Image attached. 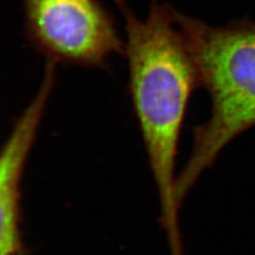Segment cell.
I'll use <instances>...</instances> for the list:
<instances>
[{"label": "cell", "mask_w": 255, "mask_h": 255, "mask_svg": "<svg viewBox=\"0 0 255 255\" xmlns=\"http://www.w3.org/2000/svg\"></svg>", "instance_id": "obj_5"}, {"label": "cell", "mask_w": 255, "mask_h": 255, "mask_svg": "<svg viewBox=\"0 0 255 255\" xmlns=\"http://www.w3.org/2000/svg\"><path fill=\"white\" fill-rule=\"evenodd\" d=\"M174 14L199 86L208 92L212 103L208 120L194 128L191 154L177 176L175 197L180 207L220 151L255 125V23L238 21L215 27L176 9Z\"/></svg>", "instance_id": "obj_2"}, {"label": "cell", "mask_w": 255, "mask_h": 255, "mask_svg": "<svg viewBox=\"0 0 255 255\" xmlns=\"http://www.w3.org/2000/svg\"><path fill=\"white\" fill-rule=\"evenodd\" d=\"M124 19L128 92L161 205L171 255H182L175 197L179 139L192 93L195 64L174 9L151 0L145 19L117 0Z\"/></svg>", "instance_id": "obj_1"}, {"label": "cell", "mask_w": 255, "mask_h": 255, "mask_svg": "<svg viewBox=\"0 0 255 255\" xmlns=\"http://www.w3.org/2000/svg\"><path fill=\"white\" fill-rule=\"evenodd\" d=\"M27 39L56 64L105 68L125 42L98 0H23Z\"/></svg>", "instance_id": "obj_3"}, {"label": "cell", "mask_w": 255, "mask_h": 255, "mask_svg": "<svg viewBox=\"0 0 255 255\" xmlns=\"http://www.w3.org/2000/svg\"><path fill=\"white\" fill-rule=\"evenodd\" d=\"M58 64L46 61L36 95L18 116L0 156V255H18L21 186L27 159L56 82Z\"/></svg>", "instance_id": "obj_4"}]
</instances>
